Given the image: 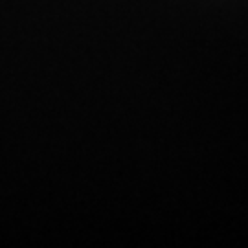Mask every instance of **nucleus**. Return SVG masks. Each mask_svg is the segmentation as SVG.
<instances>
[]
</instances>
